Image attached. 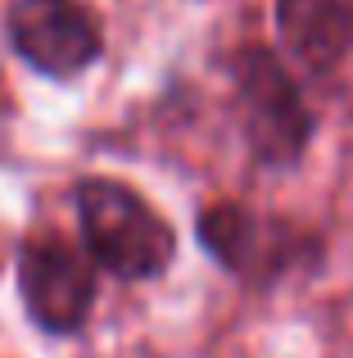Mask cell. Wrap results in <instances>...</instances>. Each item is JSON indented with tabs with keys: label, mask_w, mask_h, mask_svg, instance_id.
Listing matches in <instances>:
<instances>
[{
	"label": "cell",
	"mask_w": 353,
	"mask_h": 358,
	"mask_svg": "<svg viewBox=\"0 0 353 358\" xmlns=\"http://www.w3.org/2000/svg\"><path fill=\"white\" fill-rule=\"evenodd\" d=\"M227 82L249 164L263 173H294L317 136V109L308 105L290 59L263 41L236 45L227 59Z\"/></svg>",
	"instance_id": "cell-1"
},
{
	"label": "cell",
	"mask_w": 353,
	"mask_h": 358,
	"mask_svg": "<svg viewBox=\"0 0 353 358\" xmlns=\"http://www.w3.org/2000/svg\"><path fill=\"white\" fill-rule=\"evenodd\" d=\"M195 241H200L204 259L236 277L249 290H276L290 277H308L317 263L326 259V241L322 231L303 227V222L285 218V213H267L240 200H213L195 213Z\"/></svg>",
	"instance_id": "cell-2"
},
{
	"label": "cell",
	"mask_w": 353,
	"mask_h": 358,
	"mask_svg": "<svg viewBox=\"0 0 353 358\" xmlns=\"http://www.w3.org/2000/svg\"><path fill=\"white\" fill-rule=\"evenodd\" d=\"M73 218L91 263L123 286L159 281L176 259L172 222L118 177H82L73 186Z\"/></svg>",
	"instance_id": "cell-3"
},
{
	"label": "cell",
	"mask_w": 353,
	"mask_h": 358,
	"mask_svg": "<svg viewBox=\"0 0 353 358\" xmlns=\"http://www.w3.org/2000/svg\"><path fill=\"white\" fill-rule=\"evenodd\" d=\"M87 250L68 245L59 231H36L14 254V286L23 299L27 322L41 336L68 341L87 331L100 299V277Z\"/></svg>",
	"instance_id": "cell-4"
},
{
	"label": "cell",
	"mask_w": 353,
	"mask_h": 358,
	"mask_svg": "<svg viewBox=\"0 0 353 358\" xmlns=\"http://www.w3.org/2000/svg\"><path fill=\"white\" fill-rule=\"evenodd\" d=\"M5 41L36 78L73 82L105 55V27L87 0H9Z\"/></svg>",
	"instance_id": "cell-5"
},
{
	"label": "cell",
	"mask_w": 353,
	"mask_h": 358,
	"mask_svg": "<svg viewBox=\"0 0 353 358\" xmlns=\"http://www.w3.org/2000/svg\"><path fill=\"white\" fill-rule=\"evenodd\" d=\"M272 23L303 78H336L353 55V0H272Z\"/></svg>",
	"instance_id": "cell-6"
}]
</instances>
